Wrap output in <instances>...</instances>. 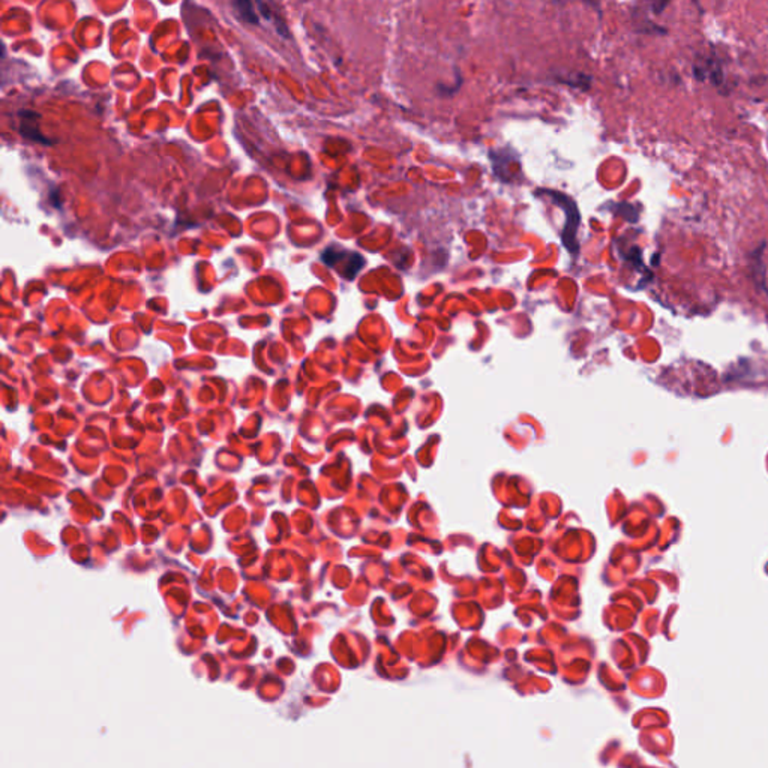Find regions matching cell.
<instances>
[{
  "label": "cell",
  "mask_w": 768,
  "mask_h": 768,
  "mask_svg": "<svg viewBox=\"0 0 768 768\" xmlns=\"http://www.w3.org/2000/svg\"><path fill=\"white\" fill-rule=\"evenodd\" d=\"M545 195L553 197V200L557 203V205H561L564 208V210H566L568 222H566V227H564V231H563V242H564V245H566V248L570 252L575 254L578 251L576 231H578L579 222H581V218H579V213H578L575 203L569 197L563 195L561 193L545 191Z\"/></svg>",
  "instance_id": "6da1fadb"
},
{
  "label": "cell",
  "mask_w": 768,
  "mask_h": 768,
  "mask_svg": "<svg viewBox=\"0 0 768 768\" xmlns=\"http://www.w3.org/2000/svg\"><path fill=\"white\" fill-rule=\"evenodd\" d=\"M765 248V242L761 245L759 250H755L752 252L750 255V269H752V275L753 278H755V282L759 285V287H765V265L762 262V250Z\"/></svg>",
  "instance_id": "7a4b0ae2"
},
{
  "label": "cell",
  "mask_w": 768,
  "mask_h": 768,
  "mask_svg": "<svg viewBox=\"0 0 768 768\" xmlns=\"http://www.w3.org/2000/svg\"><path fill=\"white\" fill-rule=\"evenodd\" d=\"M233 5H235L236 11L239 12V16H240V19L243 21L254 23V24L258 23V17H257V14H255V11L252 8V4H250V2H236Z\"/></svg>",
  "instance_id": "3957f363"
}]
</instances>
